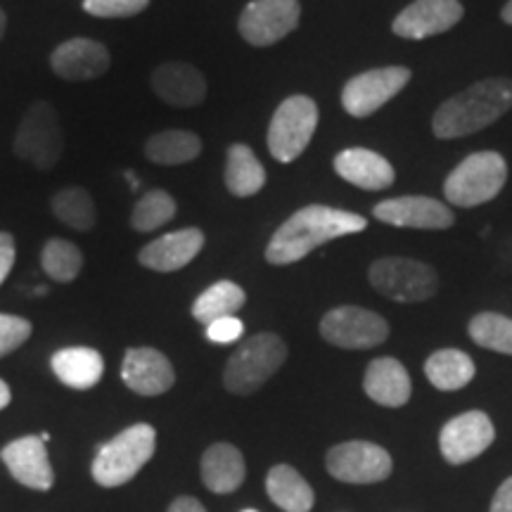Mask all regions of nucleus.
<instances>
[{
	"label": "nucleus",
	"mask_w": 512,
	"mask_h": 512,
	"mask_svg": "<svg viewBox=\"0 0 512 512\" xmlns=\"http://www.w3.org/2000/svg\"><path fill=\"white\" fill-rule=\"evenodd\" d=\"M368 221L354 211H344L325 204H309L294 211L283 226L273 233L266 247V261L273 266H290L309 256L313 249L344 235L361 233Z\"/></svg>",
	"instance_id": "obj_1"
},
{
	"label": "nucleus",
	"mask_w": 512,
	"mask_h": 512,
	"mask_svg": "<svg viewBox=\"0 0 512 512\" xmlns=\"http://www.w3.org/2000/svg\"><path fill=\"white\" fill-rule=\"evenodd\" d=\"M512 110V79H484L441 102L432 117V131L441 140L465 138L491 126Z\"/></svg>",
	"instance_id": "obj_2"
},
{
	"label": "nucleus",
	"mask_w": 512,
	"mask_h": 512,
	"mask_svg": "<svg viewBox=\"0 0 512 512\" xmlns=\"http://www.w3.org/2000/svg\"><path fill=\"white\" fill-rule=\"evenodd\" d=\"M287 361V344L275 332H259L245 339L223 370V387L247 396L261 389Z\"/></svg>",
	"instance_id": "obj_3"
},
{
	"label": "nucleus",
	"mask_w": 512,
	"mask_h": 512,
	"mask_svg": "<svg viewBox=\"0 0 512 512\" xmlns=\"http://www.w3.org/2000/svg\"><path fill=\"white\" fill-rule=\"evenodd\" d=\"M155 446V427L147 422L131 425L100 448L91 467L93 479L107 489L131 482L155 456Z\"/></svg>",
	"instance_id": "obj_4"
},
{
	"label": "nucleus",
	"mask_w": 512,
	"mask_h": 512,
	"mask_svg": "<svg viewBox=\"0 0 512 512\" xmlns=\"http://www.w3.org/2000/svg\"><path fill=\"white\" fill-rule=\"evenodd\" d=\"M508 181V164L494 150H482L465 157L444 183L446 200L456 207L472 209L491 202Z\"/></svg>",
	"instance_id": "obj_5"
},
{
	"label": "nucleus",
	"mask_w": 512,
	"mask_h": 512,
	"mask_svg": "<svg viewBox=\"0 0 512 512\" xmlns=\"http://www.w3.org/2000/svg\"><path fill=\"white\" fill-rule=\"evenodd\" d=\"M368 280L375 292L399 304L427 302L439 290L437 271L408 256H384L368 268Z\"/></svg>",
	"instance_id": "obj_6"
},
{
	"label": "nucleus",
	"mask_w": 512,
	"mask_h": 512,
	"mask_svg": "<svg viewBox=\"0 0 512 512\" xmlns=\"http://www.w3.org/2000/svg\"><path fill=\"white\" fill-rule=\"evenodd\" d=\"M15 155L34 166L38 171H50L60 162L64 152V136L60 117L55 107L46 100H38L24 114L22 124L17 128Z\"/></svg>",
	"instance_id": "obj_7"
},
{
	"label": "nucleus",
	"mask_w": 512,
	"mask_h": 512,
	"mask_svg": "<svg viewBox=\"0 0 512 512\" xmlns=\"http://www.w3.org/2000/svg\"><path fill=\"white\" fill-rule=\"evenodd\" d=\"M318 128V105L309 95H290L268 126V150L280 164H290L309 147Z\"/></svg>",
	"instance_id": "obj_8"
},
{
	"label": "nucleus",
	"mask_w": 512,
	"mask_h": 512,
	"mask_svg": "<svg viewBox=\"0 0 512 512\" xmlns=\"http://www.w3.org/2000/svg\"><path fill=\"white\" fill-rule=\"evenodd\" d=\"M413 79V72L408 67H380L368 69V72L351 76L342 88V107L349 117L366 119L375 114L389 100L396 98L408 81Z\"/></svg>",
	"instance_id": "obj_9"
},
{
	"label": "nucleus",
	"mask_w": 512,
	"mask_h": 512,
	"mask_svg": "<svg viewBox=\"0 0 512 512\" xmlns=\"http://www.w3.org/2000/svg\"><path fill=\"white\" fill-rule=\"evenodd\" d=\"M320 335L339 349H375L387 342L389 325L380 313L361 306H337L320 320Z\"/></svg>",
	"instance_id": "obj_10"
},
{
	"label": "nucleus",
	"mask_w": 512,
	"mask_h": 512,
	"mask_svg": "<svg viewBox=\"0 0 512 512\" xmlns=\"http://www.w3.org/2000/svg\"><path fill=\"white\" fill-rule=\"evenodd\" d=\"M302 5L299 0H252L242 10L238 31L249 46L266 48L283 41L299 27Z\"/></svg>",
	"instance_id": "obj_11"
},
{
	"label": "nucleus",
	"mask_w": 512,
	"mask_h": 512,
	"mask_svg": "<svg viewBox=\"0 0 512 512\" xmlns=\"http://www.w3.org/2000/svg\"><path fill=\"white\" fill-rule=\"evenodd\" d=\"M328 472L347 484H377L392 475V456L370 441H344L332 446L325 458Z\"/></svg>",
	"instance_id": "obj_12"
},
{
	"label": "nucleus",
	"mask_w": 512,
	"mask_h": 512,
	"mask_svg": "<svg viewBox=\"0 0 512 512\" xmlns=\"http://www.w3.org/2000/svg\"><path fill=\"white\" fill-rule=\"evenodd\" d=\"M494 422L482 411H467L448 420L439 434V448L446 463L463 465L482 456L494 444Z\"/></svg>",
	"instance_id": "obj_13"
},
{
	"label": "nucleus",
	"mask_w": 512,
	"mask_h": 512,
	"mask_svg": "<svg viewBox=\"0 0 512 512\" xmlns=\"http://www.w3.org/2000/svg\"><path fill=\"white\" fill-rule=\"evenodd\" d=\"M373 216L387 226L415 230H446L456 223V216L444 202L425 195H403L384 200L375 204Z\"/></svg>",
	"instance_id": "obj_14"
},
{
	"label": "nucleus",
	"mask_w": 512,
	"mask_h": 512,
	"mask_svg": "<svg viewBox=\"0 0 512 512\" xmlns=\"http://www.w3.org/2000/svg\"><path fill=\"white\" fill-rule=\"evenodd\" d=\"M463 15L465 8L460 0H415L396 15L392 31L406 41H422V38L446 34Z\"/></svg>",
	"instance_id": "obj_15"
},
{
	"label": "nucleus",
	"mask_w": 512,
	"mask_h": 512,
	"mask_svg": "<svg viewBox=\"0 0 512 512\" xmlns=\"http://www.w3.org/2000/svg\"><path fill=\"white\" fill-rule=\"evenodd\" d=\"M5 467L19 484L29 486L34 491H48L55 484V472L48 458V446L46 441L36 434L29 437L10 441L8 446L0 451Z\"/></svg>",
	"instance_id": "obj_16"
},
{
	"label": "nucleus",
	"mask_w": 512,
	"mask_h": 512,
	"mask_svg": "<svg viewBox=\"0 0 512 512\" xmlns=\"http://www.w3.org/2000/svg\"><path fill=\"white\" fill-rule=\"evenodd\" d=\"M121 380L140 396H159L169 392L176 382L171 361L152 347L128 349L121 363Z\"/></svg>",
	"instance_id": "obj_17"
},
{
	"label": "nucleus",
	"mask_w": 512,
	"mask_h": 512,
	"mask_svg": "<svg viewBox=\"0 0 512 512\" xmlns=\"http://www.w3.org/2000/svg\"><path fill=\"white\" fill-rule=\"evenodd\" d=\"M110 50L93 38H72L57 46L50 55V67L60 79L91 81L110 69Z\"/></svg>",
	"instance_id": "obj_18"
},
{
	"label": "nucleus",
	"mask_w": 512,
	"mask_h": 512,
	"mask_svg": "<svg viewBox=\"0 0 512 512\" xmlns=\"http://www.w3.org/2000/svg\"><path fill=\"white\" fill-rule=\"evenodd\" d=\"M204 233L200 228H183L166 233L162 238L152 240L150 245L140 249L138 261L140 266L150 268L157 273H174L181 271L202 252Z\"/></svg>",
	"instance_id": "obj_19"
},
{
	"label": "nucleus",
	"mask_w": 512,
	"mask_h": 512,
	"mask_svg": "<svg viewBox=\"0 0 512 512\" xmlns=\"http://www.w3.org/2000/svg\"><path fill=\"white\" fill-rule=\"evenodd\" d=\"M152 91L171 107H197L207 98V79L188 62H166L150 76Z\"/></svg>",
	"instance_id": "obj_20"
},
{
	"label": "nucleus",
	"mask_w": 512,
	"mask_h": 512,
	"mask_svg": "<svg viewBox=\"0 0 512 512\" xmlns=\"http://www.w3.org/2000/svg\"><path fill=\"white\" fill-rule=\"evenodd\" d=\"M335 174L361 190H387L396 181L394 166L368 147H347L335 157Z\"/></svg>",
	"instance_id": "obj_21"
},
{
	"label": "nucleus",
	"mask_w": 512,
	"mask_h": 512,
	"mask_svg": "<svg viewBox=\"0 0 512 512\" xmlns=\"http://www.w3.org/2000/svg\"><path fill=\"white\" fill-rule=\"evenodd\" d=\"M363 389L380 406L401 408L411 399L413 384L403 363L392 356H382L368 363L366 375H363Z\"/></svg>",
	"instance_id": "obj_22"
},
{
	"label": "nucleus",
	"mask_w": 512,
	"mask_h": 512,
	"mask_svg": "<svg viewBox=\"0 0 512 512\" xmlns=\"http://www.w3.org/2000/svg\"><path fill=\"white\" fill-rule=\"evenodd\" d=\"M202 482L214 494H233L247 477L245 458L233 444H214L202 456Z\"/></svg>",
	"instance_id": "obj_23"
},
{
	"label": "nucleus",
	"mask_w": 512,
	"mask_h": 512,
	"mask_svg": "<svg viewBox=\"0 0 512 512\" xmlns=\"http://www.w3.org/2000/svg\"><path fill=\"white\" fill-rule=\"evenodd\" d=\"M50 366H53L57 380L67 384V387L79 389V392L93 389L102 380V373H105L102 354L88 347L60 349L50 358Z\"/></svg>",
	"instance_id": "obj_24"
},
{
	"label": "nucleus",
	"mask_w": 512,
	"mask_h": 512,
	"mask_svg": "<svg viewBox=\"0 0 512 512\" xmlns=\"http://www.w3.org/2000/svg\"><path fill=\"white\" fill-rule=\"evenodd\" d=\"M475 361L460 349H439L425 361V375L439 392H458L475 377Z\"/></svg>",
	"instance_id": "obj_25"
},
{
	"label": "nucleus",
	"mask_w": 512,
	"mask_h": 512,
	"mask_svg": "<svg viewBox=\"0 0 512 512\" xmlns=\"http://www.w3.org/2000/svg\"><path fill=\"white\" fill-rule=\"evenodd\" d=\"M226 188L235 197H252L266 185V169L254 155V150L245 143L228 147L226 155Z\"/></svg>",
	"instance_id": "obj_26"
},
{
	"label": "nucleus",
	"mask_w": 512,
	"mask_h": 512,
	"mask_svg": "<svg viewBox=\"0 0 512 512\" xmlns=\"http://www.w3.org/2000/svg\"><path fill=\"white\" fill-rule=\"evenodd\" d=\"M266 491L271 501L285 512H309L313 508L311 484L292 465H275L266 477Z\"/></svg>",
	"instance_id": "obj_27"
},
{
	"label": "nucleus",
	"mask_w": 512,
	"mask_h": 512,
	"mask_svg": "<svg viewBox=\"0 0 512 512\" xmlns=\"http://www.w3.org/2000/svg\"><path fill=\"white\" fill-rule=\"evenodd\" d=\"M245 302L247 294L238 283H233V280H219V283L207 287L195 299V304H192V318L207 328L214 320L235 316L245 306Z\"/></svg>",
	"instance_id": "obj_28"
},
{
	"label": "nucleus",
	"mask_w": 512,
	"mask_h": 512,
	"mask_svg": "<svg viewBox=\"0 0 512 512\" xmlns=\"http://www.w3.org/2000/svg\"><path fill=\"white\" fill-rule=\"evenodd\" d=\"M202 152V140L192 131H171L155 133L152 138H147L145 143V157L150 162L162 164V166H178L188 164L192 159L200 157Z\"/></svg>",
	"instance_id": "obj_29"
},
{
	"label": "nucleus",
	"mask_w": 512,
	"mask_h": 512,
	"mask_svg": "<svg viewBox=\"0 0 512 512\" xmlns=\"http://www.w3.org/2000/svg\"><path fill=\"white\" fill-rule=\"evenodd\" d=\"M50 207H53V214L64 226L81 230V233H88L98 223V211H95L93 197L88 195V190L79 188V185L57 192L53 200H50Z\"/></svg>",
	"instance_id": "obj_30"
},
{
	"label": "nucleus",
	"mask_w": 512,
	"mask_h": 512,
	"mask_svg": "<svg viewBox=\"0 0 512 512\" xmlns=\"http://www.w3.org/2000/svg\"><path fill=\"white\" fill-rule=\"evenodd\" d=\"M467 332H470L472 342L482 349L512 356V318L503 316V313H477L467 325Z\"/></svg>",
	"instance_id": "obj_31"
},
{
	"label": "nucleus",
	"mask_w": 512,
	"mask_h": 512,
	"mask_svg": "<svg viewBox=\"0 0 512 512\" xmlns=\"http://www.w3.org/2000/svg\"><path fill=\"white\" fill-rule=\"evenodd\" d=\"M41 266L48 278H53L55 283H72V280L79 278L83 268V254L74 242L53 238L43 247Z\"/></svg>",
	"instance_id": "obj_32"
},
{
	"label": "nucleus",
	"mask_w": 512,
	"mask_h": 512,
	"mask_svg": "<svg viewBox=\"0 0 512 512\" xmlns=\"http://www.w3.org/2000/svg\"><path fill=\"white\" fill-rule=\"evenodd\" d=\"M176 216V200L166 190H147L136 202L131 214V226L138 233H150V230L162 228Z\"/></svg>",
	"instance_id": "obj_33"
},
{
	"label": "nucleus",
	"mask_w": 512,
	"mask_h": 512,
	"mask_svg": "<svg viewBox=\"0 0 512 512\" xmlns=\"http://www.w3.org/2000/svg\"><path fill=\"white\" fill-rule=\"evenodd\" d=\"M150 0H83V10L102 19H126L143 12Z\"/></svg>",
	"instance_id": "obj_34"
},
{
	"label": "nucleus",
	"mask_w": 512,
	"mask_h": 512,
	"mask_svg": "<svg viewBox=\"0 0 512 512\" xmlns=\"http://www.w3.org/2000/svg\"><path fill=\"white\" fill-rule=\"evenodd\" d=\"M31 332H34V328H31L27 318L0 313V358H5L22 347L31 337Z\"/></svg>",
	"instance_id": "obj_35"
},
{
	"label": "nucleus",
	"mask_w": 512,
	"mask_h": 512,
	"mask_svg": "<svg viewBox=\"0 0 512 512\" xmlns=\"http://www.w3.org/2000/svg\"><path fill=\"white\" fill-rule=\"evenodd\" d=\"M245 335V323L240 318L228 316L207 325V339L214 344H233Z\"/></svg>",
	"instance_id": "obj_36"
},
{
	"label": "nucleus",
	"mask_w": 512,
	"mask_h": 512,
	"mask_svg": "<svg viewBox=\"0 0 512 512\" xmlns=\"http://www.w3.org/2000/svg\"><path fill=\"white\" fill-rule=\"evenodd\" d=\"M17 259V247H15V238L10 233H0V285L5 283L12 266H15Z\"/></svg>",
	"instance_id": "obj_37"
},
{
	"label": "nucleus",
	"mask_w": 512,
	"mask_h": 512,
	"mask_svg": "<svg viewBox=\"0 0 512 512\" xmlns=\"http://www.w3.org/2000/svg\"><path fill=\"white\" fill-rule=\"evenodd\" d=\"M489 512H512V477L505 479V482L501 484V489L496 491Z\"/></svg>",
	"instance_id": "obj_38"
},
{
	"label": "nucleus",
	"mask_w": 512,
	"mask_h": 512,
	"mask_svg": "<svg viewBox=\"0 0 512 512\" xmlns=\"http://www.w3.org/2000/svg\"><path fill=\"white\" fill-rule=\"evenodd\" d=\"M169 512H207V510H204V505L197 501V498L181 496L169 505Z\"/></svg>",
	"instance_id": "obj_39"
},
{
	"label": "nucleus",
	"mask_w": 512,
	"mask_h": 512,
	"mask_svg": "<svg viewBox=\"0 0 512 512\" xmlns=\"http://www.w3.org/2000/svg\"><path fill=\"white\" fill-rule=\"evenodd\" d=\"M10 399H12L10 387H8V384H5L3 380H0V411H3V408H8Z\"/></svg>",
	"instance_id": "obj_40"
},
{
	"label": "nucleus",
	"mask_w": 512,
	"mask_h": 512,
	"mask_svg": "<svg viewBox=\"0 0 512 512\" xmlns=\"http://www.w3.org/2000/svg\"><path fill=\"white\" fill-rule=\"evenodd\" d=\"M501 19L505 24H510L512 27V0H508V3L503 5V10H501Z\"/></svg>",
	"instance_id": "obj_41"
},
{
	"label": "nucleus",
	"mask_w": 512,
	"mask_h": 512,
	"mask_svg": "<svg viewBox=\"0 0 512 512\" xmlns=\"http://www.w3.org/2000/svg\"><path fill=\"white\" fill-rule=\"evenodd\" d=\"M5 29H8V17H5V12L0 10V41H3Z\"/></svg>",
	"instance_id": "obj_42"
},
{
	"label": "nucleus",
	"mask_w": 512,
	"mask_h": 512,
	"mask_svg": "<svg viewBox=\"0 0 512 512\" xmlns=\"http://www.w3.org/2000/svg\"><path fill=\"white\" fill-rule=\"evenodd\" d=\"M124 176H126V181H128V183H131V188H133V190H138V176H136V174H133V171H126V174H124Z\"/></svg>",
	"instance_id": "obj_43"
},
{
	"label": "nucleus",
	"mask_w": 512,
	"mask_h": 512,
	"mask_svg": "<svg viewBox=\"0 0 512 512\" xmlns=\"http://www.w3.org/2000/svg\"><path fill=\"white\" fill-rule=\"evenodd\" d=\"M38 437H41V441H46V444L50 441V434L48 432H41V434H38Z\"/></svg>",
	"instance_id": "obj_44"
},
{
	"label": "nucleus",
	"mask_w": 512,
	"mask_h": 512,
	"mask_svg": "<svg viewBox=\"0 0 512 512\" xmlns=\"http://www.w3.org/2000/svg\"><path fill=\"white\" fill-rule=\"evenodd\" d=\"M242 512H256V510H242Z\"/></svg>",
	"instance_id": "obj_45"
}]
</instances>
